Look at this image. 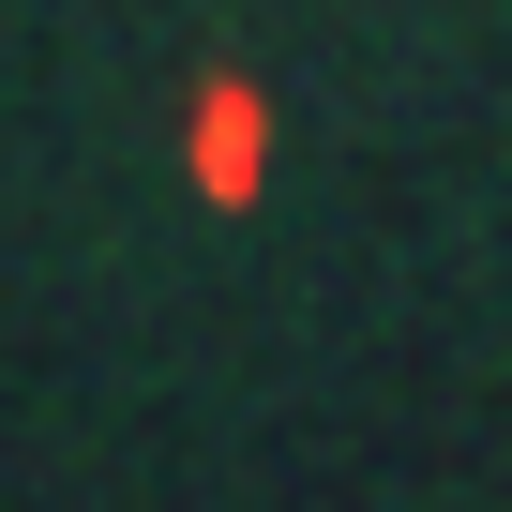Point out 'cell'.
<instances>
[{"mask_svg":"<svg viewBox=\"0 0 512 512\" xmlns=\"http://www.w3.org/2000/svg\"><path fill=\"white\" fill-rule=\"evenodd\" d=\"M241 181H256V121H241V106H211V196H241Z\"/></svg>","mask_w":512,"mask_h":512,"instance_id":"obj_1","label":"cell"}]
</instances>
